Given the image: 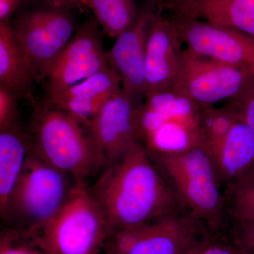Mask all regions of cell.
Returning a JSON list of instances; mask_svg holds the SVG:
<instances>
[{"instance_id":"obj_23","label":"cell","mask_w":254,"mask_h":254,"mask_svg":"<svg viewBox=\"0 0 254 254\" xmlns=\"http://www.w3.org/2000/svg\"><path fill=\"white\" fill-rule=\"evenodd\" d=\"M1 228L0 254H50L30 237L7 227Z\"/></svg>"},{"instance_id":"obj_7","label":"cell","mask_w":254,"mask_h":254,"mask_svg":"<svg viewBox=\"0 0 254 254\" xmlns=\"http://www.w3.org/2000/svg\"><path fill=\"white\" fill-rule=\"evenodd\" d=\"M78 13L51 0H25L9 21L33 61L38 82L46 80L77 29Z\"/></svg>"},{"instance_id":"obj_2","label":"cell","mask_w":254,"mask_h":254,"mask_svg":"<svg viewBox=\"0 0 254 254\" xmlns=\"http://www.w3.org/2000/svg\"><path fill=\"white\" fill-rule=\"evenodd\" d=\"M30 124L32 150L46 163L67 174L76 184L103 170L104 165L89 133L68 114L33 96Z\"/></svg>"},{"instance_id":"obj_31","label":"cell","mask_w":254,"mask_h":254,"mask_svg":"<svg viewBox=\"0 0 254 254\" xmlns=\"http://www.w3.org/2000/svg\"><path fill=\"white\" fill-rule=\"evenodd\" d=\"M205 241L203 244H201V245L198 246V247H194V248L192 249V250L188 251V252H185V253L182 254H200V250H201L202 247H203V245H204Z\"/></svg>"},{"instance_id":"obj_21","label":"cell","mask_w":254,"mask_h":254,"mask_svg":"<svg viewBox=\"0 0 254 254\" xmlns=\"http://www.w3.org/2000/svg\"><path fill=\"white\" fill-rule=\"evenodd\" d=\"M223 197L229 222H254V165L224 189Z\"/></svg>"},{"instance_id":"obj_22","label":"cell","mask_w":254,"mask_h":254,"mask_svg":"<svg viewBox=\"0 0 254 254\" xmlns=\"http://www.w3.org/2000/svg\"><path fill=\"white\" fill-rule=\"evenodd\" d=\"M239 120L236 113L227 104L221 108H203L200 113L201 145L211 155L225 139Z\"/></svg>"},{"instance_id":"obj_6","label":"cell","mask_w":254,"mask_h":254,"mask_svg":"<svg viewBox=\"0 0 254 254\" xmlns=\"http://www.w3.org/2000/svg\"><path fill=\"white\" fill-rule=\"evenodd\" d=\"M108 237L104 213L88 184L81 183L75 184L54 218L28 237L50 254H100Z\"/></svg>"},{"instance_id":"obj_14","label":"cell","mask_w":254,"mask_h":254,"mask_svg":"<svg viewBox=\"0 0 254 254\" xmlns=\"http://www.w3.org/2000/svg\"><path fill=\"white\" fill-rule=\"evenodd\" d=\"M153 11L140 7L136 21L119 35L108 52L109 66L121 79L122 88L137 106L141 104L146 93L145 77V43Z\"/></svg>"},{"instance_id":"obj_18","label":"cell","mask_w":254,"mask_h":254,"mask_svg":"<svg viewBox=\"0 0 254 254\" xmlns=\"http://www.w3.org/2000/svg\"><path fill=\"white\" fill-rule=\"evenodd\" d=\"M223 191L254 165V129L243 120H237L221 145L211 155Z\"/></svg>"},{"instance_id":"obj_28","label":"cell","mask_w":254,"mask_h":254,"mask_svg":"<svg viewBox=\"0 0 254 254\" xmlns=\"http://www.w3.org/2000/svg\"><path fill=\"white\" fill-rule=\"evenodd\" d=\"M25 0H0V23L9 22Z\"/></svg>"},{"instance_id":"obj_13","label":"cell","mask_w":254,"mask_h":254,"mask_svg":"<svg viewBox=\"0 0 254 254\" xmlns=\"http://www.w3.org/2000/svg\"><path fill=\"white\" fill-rule=\"evenodd\" d=\"M175 23L162 10L152 15L145 43V95L171 88L176 81L185 48Z\"/></svg>"},{"instance_id":"obj_10","label":"cell","mask_w":254,"mask_h":254,"mask_svg":"<svg viewBox=\"0 0 254 254\" xmlns=\"http://www.w3.org/2000/svg\"><path fill=\"white\" fill-rule=\"evenodd\" d=\"M104 33L94 17L79 24L46 78L43 98L59 94L69 87L109 67Z\"/></svg>"},{"instance_id":"obj_26","label":"cell","mask_w":254,"mask_h":254,"mask_svg":"<svg viewBox=\"0 0 254 254\" xmlns=\"http://www.w3.org/2000/svg\"><path fill=\"white\" fill-rule=\"evenodd\" d=\"M225 104L232 108L240 120L254 129V81Z\"/></svg>"},{"instance_id":"obj_24","label":"cell","mask_w":254,"mask_h":254,"mask_svg":"<svg viewBox=\"0 0 254 254\" xmlns=\"http://www.w3.org/2000/svg\"><path fill=\"white\" fill-rule=\"evenodd\" d=\"M226 231L242 254H254V222L230 221Z\"/></svg>"},{"instance_id":"obj_15","label":"cell","mask_w":254,"mask_h":254,"mask_svg":"<svg viewBox=\"0 0 254 254\" xmlns=\"http://www.w3.org/2000/svg\"><path fill=\"white\" fill-rule=\"evenodd\" d=\"M122 90L120 76L109 66L54 97L42 100L71 115L86 128L105 103Z\"/></svg>"},{"instance_id":"obj_1","label":"cell","mask_w":254,"mask_h":254,"mask_svg":"<svg viewBox=\"0 0 254 254\" xmlns=\"http://www.w3.org/2000/svg\"><path fill=\"white\" fill-rule=\"evenodd\" d=\"M88 189L104 213L109 237L128 227L185 211L139 142L105 168Z\"/></svg>"},{"instance_id":"obj_25","label":"cell","mask_w":254,"mask_h":254,"mask_svg":"<svg viewBox=\"0 0 254 254\" xmlns=\"http://www.w3.org/2000/svg\"><path fill=\"white\" fill-rule=\"evenodd\" d=\"M19 100L13 92L0 86V129L21 123L18 112Z\"/></svg>"},{"instance_id":"obj_17","label":"cell","mask_w":254,"mask_h":254,"mask_svg":"<svg viewBox=\"0 0 254 254\" xmlns=\"http://www.w3.org/2000/svg\"><path fill=\"white\" fill-rule=\"evenodd\" d=\"M36 82L33 61L9 22L0 23V86L13 92L20 100H30Z\"/></svg>"},{"instance_id":"obj_27","label":"cell","mask_w":254,"mask_h":254,"mask_svg":"<svg viewBox=\"0 0 254 254\" xmlns=\"http://www.w3.org/2000/svg\"><path fill=\"white\" fill-rule=\"evenodd\" d=\"M200 254H242L226 230L212 232Z\"/></svg>"},{"instance_id":"obj_5","label":"cell","mask_w":254,"mask_h":254,"mask_svg":"<svg viewBox=\"0 0 254 254\" xmlns=\"http://www.w3.org/2000/svg\"><path fill=\"white\" fill-rule=\"evenodd\" d=\"M200 110L175 86L145 95L135 111L138 142L149 155L180 153L201 145Z\"/></svg>"},{"instance_id":"obj_12","label":"cell","mask_w":254,"mask_h":254,"mask_svg":"<svg viewBox=\"0 0 254 254\" xmlns=\"http://www.w3.org/2000/svg\"><path fill=\"white\" fill-rule=\"evenodd\" d=\"M136 106L131 97L122 90L105 103L86 127L104 169L123 158L138 142Z\"/></svg>"},{"instance_id":"obj_20","label":"cell","mask_w":254,"mask_h":254,"mask_svg":"<svg viewBox=\"0 0 254 254\" xmlns=\"http://www.w3.org/2000/svg\"><path fill=\"white\" fill-rule=\"evenodd\" d=\"M88 11L103 33L117 38L136 21L140 12L136 0H86Z\"/></svg>"},{"instance_id":"obj_4","label":"cell","mask_w":254,"mask_h":254,"mask_svg":"<svg viewBox=\"0 0 254 254\" xmlns=\"http://www.w3.org/2000/svg\"><path fill=\"white\" fill-rule=\"evenodd\" d=\"M76 182L31 149L6 206L3 226L26 236L41 231L67 199Z\"/></svg>"},{"instance_id":"obj_29","label":"cell","mask_w":254,"mask_h":254,"mask_svg":"<svg viewBox=\"0 0 254 254\" xmlns=\"http://www.w3.org/2000/svg\"><path fill=\"white\" fill-rule=\"evenodd\" d=\"M56 4L77 10L81 14L88 11L86 0H51Z\"/></svg>"},{"instance_id":"obj_19","label":"cell","mask_w":254,"mask_h":254,"mask_svg":"<svg viewBox=\"0 0 254 254\" xmlns=\"http://www.w3.org/2000/svg\"><path fill=\"white\" fill-rule=\"evenodd\" d=\"M33 147L29 127L0 129V212L4 210Z\"/></svg>"},{"instance_id":"obj_8","label":"cell","mask_w":254,"mask_h":254,"mask_svg":"<svg viewBox=\"0 0 254 254\" xmlns=\"http://www.w3.org/2000/svg\"><path fill=\"white\" fill-rule=\"evenodd\" d=\"M211 232L203 222L178 211L114 234L103 254H182L203 244Z\"/></svg>"},{"instance_id":"obj_16","label":"cell","mask_w":254,"mask_h":254,"mask_svg":"<svg viewBox=\"0 0 254 254\" xmlns=\"http://www.w3.org/2000/svg\"><path fill=\"white\" fill-rule=\"evenodd\" d=\"M172 14L234 28L254 39V0H165Z\"/></svg>"},{"instance_id":"obj_11","label":"cell","mask_w":254,"mask_h":254,"mask_svg":"<svg viewBox=\"0 0 254 254\" xmlns=\"http://www.w3.org/2000/svg\"><path fill=\"white\" fill-rule=\"evenodd\" d=\"M187 49L222 63L248 68L254 72V39L222 25L171 14Z\"/></svg>"},{"instance_id":"obj_9","label":"cell","mask_w":254,"mask_h":254,"mask_svg":"<svg viewBox=\"0 0 254 254\" xmlns=\"http://www.w3.org/2000/svg\"><path fill=\"white\" fill-rule=\"evenodd\" d=\"M254 81V72L248 68L185 48L174 86L203 108L235 98Z\"/></svg>"},{"instance_id":"obj_3","label":"cell","mask_w":254,"mask_h":254,"mask_svg":"<svg viewBox=\"0 0 254 254\" xmlns=\"http://www.w3.org/2000/svg\"><path fill=\"white\" fill-rule=\"evenodd\" d=\"M149 156L185 212L213 232L226 228L229 219L223 191L211 156L204 147Z\"/></svg>"},{"instance_id":"obj_30","label":"cell","mask_w":254,"mask_h":254,"mask_svg":"<svg viewBox=\"0 0 254 254\" xmlns=\"http://www.w3.org/2000/svg\"><path fill=\"white\" fill-rule=\"evenodd\" d=\"M163 1V0H146L144 6L149 11L155 12L160 7Z\"/></svg>"}]
</instances>
